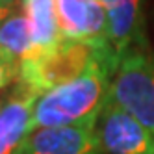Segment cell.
<instances>
[{
  "mask_svg": "<svg viewBox=\"0 0 154 154\" xmlns=\"http://www.w3.org/2000/svg\"><path fill=\"white\" fill-rule=\"evenodd\" d=\"M115 71L117 61L106 47L80 78L37 98L32 113V132L37 128L97 123L109 100L112 76Z\"/></svg>",
  "mask_w": 154,
  "mask_h": 154,
  "instance_id": "obj_1",
  "label": "cell"
},
{
  "mask_svg": "<svg viewBox=\"0 0 154 154\" xmlns=\"http://www.w3.org/2000/svg\"><path fill=\"white\" fill-rule=\"evenodd\" d=\"M106 47L108 45L98 47L84 41L63 39L54 48L20 61L17 76V91L39 98L60 85L80 78L98 60L100 52Z\"/></svg>",
  "mask_w": 154,
  "mask_h": 154,
  "instance_id": "obj_2",
  "label": "cell"
},
{
  "mask_svg": "<svg viewBox=\"0 0 154 154\" xmlns=\"http://www.w3.org/2000/svg\"><path fill=\"white\" fill-rule=\"evenodd\" d=\"M109 100L154 134V56L139 48L121 60L112 76Z\"/></svg>",
  "mask_w": 154,
  "mask_h": 154,
  "instance_id": "obj_3",
  "label": "cell"
},
{
  "mask_svg": "<svg viewBox=\"0 0 154 154\" xmlns=\"http://www.w3.org/2000/svg\"><path fill=\"white\" fill-rule=\"evenodd\" d=\"M97 134L108 154H154V134L112 100L98 115Z\"/></svg>",
  "mask_w": 154,
  "mask_h": 154,
  "instance_id": "obj_4",
  "label": "cell"
},
{
  "mask_svg": "<svg viewBox=\"0 0 154 154\" xmlns=\"http://www.w3.org/2000/svg\"><path fill=\"white\" fill-rule=\"evenodd\" d=\"M106 11V43L117 67L126 54L149 48L143 26V0H98Z\"/></svg>",
  "mask_w": 154,
  "mask_h": 154,
  "instance_id": "obj_5",
  "label": "cell"
},
{
  "mask_svg": "<svg viewBox=\"0 0 154 154\" xmlns=\"http://www.w3.org/2000/svg\"><path fill=\"white\" fill-rule=\"evenodd\" d=\"M17 154H106L97 134V123L37 128L30 132Z\"/></svg>",
  "mask_w": 154,
  "mask_h": 154,
  "instance_id": "obj_6",
  "label": "cell"
},
{
  "mask_svg": "<svg viewBox=\"0 0 154 154\" xmlns=\"http://www.w3.org/2000/svg\"><path fill=\"white\" fill-rule=\"evenodd\" d=\"M63 39L104 47L106 11L98 0H54Z\"/></svg>",
  "mask_w": 154,
  "mask_h": 154,
  "instance_id": "obj_7",
  "label": "cell"
},
{
  "mask_svg": "<svg viewBox=\"0 0 154 154\" xmlns=\"http://www.w3.org/2000/svg\"><path fill=\"white\" fill-rule=\"evenodd\" d=\"M37 97L23 91L13 93L0 112V154H17L32 132V113Z\"/></svg>",
  "mask_w": 154,
  "mask_h": 154,
  "instance_id": "obj_8",
  "label": "cell"
},
{
  "mask_svg": "<svg viewBox=\"0 0 154 154\" xmlns=\"http://www.w3.org/2000/svg\"><path fill=\"white\" fill-rule=\"evenodd\" d=\"M19 2L24 8V15L30 23L37 54L60 45L63 41V35L58 23L56 2L54 0H19Z\"/></svg>",
  "mask_w": 154,
  "mask_h": 154,
  "instance_id": "obj_9",
  "label": "cell"
},
{
  "mask_svg": "<svg viewBox=\"0 0 154 154\" xmlns=\"http://www.w3.org/2000/svg\"><path fill=\"white\" fill-rule=\"evenodd\" d=\"M37 54L30 23L24 13L13 9L2 24H0V56L20 65L28 58Z\"/></svg>",
  "mask_w": 154,
  "mask_h": 154,
  "instance_id": "obj_10",
  "label": "cell"
},
{
  "mask_svg": "<svg viewBox=\"0 0 154 154\" xmlns=\"http://www.w3.org/2000/svg\"><path fill=\"white\" fill-rule=\"evenodd\" d=\"M17 76H19V65L0 56V89L8 87L11 82H17Z\"/></svg>",
  "mask_w": 154,
  "mask_h": 154,
  "instance_id": "obj_11",
  "label": "cell"
},
{
  "mask_svg": "<svg viewBox=\"0 0 154 154\" xmlns=\"http://www.w3.org/2000/svg\"><path fill=\"white\" fill-rule=\"evenodd\" d=\"M15 2L17 0H0V9H11L15 8Z\"/></svg>",
  "mask_w": 154,
  "mask_h": 154,
  "instance_id": "obj_12",
  "label": "cell"
},
{
  "mask_svg": "<svg viewBox=\"0 0 154 154\" xmlns=\"http://www.w3.org/2000/svg\"><path fill=\"white\" fill-rule=\"evenodd\" d=\"M13 9H15V8H11V9H0V24H2L4 20H6L9 15H11V11H13Z\"/></svg>",
  "mask_w": 154,
  "mask_h": 154,
  "instance_id": "obj_13",
  "label": "cell"
},
{
  "mask_svg": "<svg viewBox=\"0 0 154 154\" xmlns=\"http://www.w3.org/2000/svg\"><path fill=\"white\" fill-rule=\"evenodd\" d=\"M2 108H4V106H2V104H0V112H2Z\"/></svg>",
  "mask_w": 154,
  "mask_h": 154,
  "instance_id": "obj_14",
  "label": "cell"
}]
</instances>
